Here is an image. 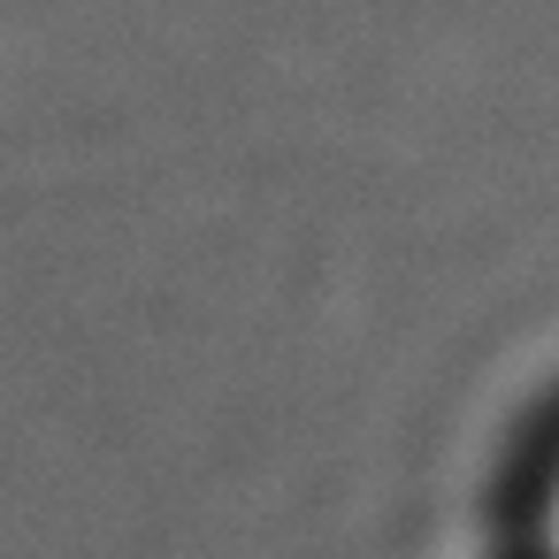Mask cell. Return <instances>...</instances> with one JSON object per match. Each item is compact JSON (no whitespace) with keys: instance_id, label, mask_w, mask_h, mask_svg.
Returning a JSON list of instances; mask_svg holds the SVG:
<instances>
[{"instance_id":"1","label":"cell","mask_w":559,"mask_h":559,"mask_svg":"<svg viewBox=\"0 0 559 559\" xmlns=\"http://www.w3.org/2000/svg\"><path fill=\"white\" fill-rule=\"evenodd\" d=\"M544 559H559V475H551V506H544Z\"/></svg>"}]
</instances>
